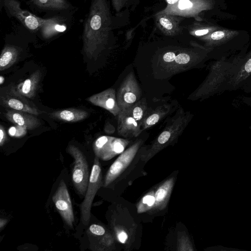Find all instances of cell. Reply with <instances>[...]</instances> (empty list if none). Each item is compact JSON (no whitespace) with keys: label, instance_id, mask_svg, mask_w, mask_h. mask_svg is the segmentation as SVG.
I'll return each instance as SVG.
<instances>
[{"label":"cell","instance_id":"cell-2","mask_svg":"<svg viewBox=\"0 0 251 251\" xmlns=\"http://www.w3.org/2000/svg\"><path fill=\"white\" fill-rule=\"evenodd\" d=\"M243 58H222L213 63L205 79L188 99L202 100L224 92L226 85L241 66Z\"/></svg>","mask_w":251,"mask_h":251},{"label":"cell","instance_id":"cell-15","mask_svg":"<svg viewBox=\"0 0 251 251\" xmlns=\"http://www.w3.org/2000/svg\"><path fill=\"white\" fill-rule=\"evenodd\" d=\"M201 5V0H179L174 4H167L159 12L182 17H195L200 10Z\"/></svg>","mask_w":251,"mask_h":251},{"label":"cell","instance_id":"cell-5","mask_svg":"<svg viewBox=\"0 0 251 251\" xmlns=\"http://www.w3.org/2000/svg\"><path fill=\"white\" fill-rule=\"evenodd\" d=\"M67 151L74 159L72 171L74 185L79 194L85 196L90 178L87 160L81 151L74 145H70Z\"/></svg>","mask_w":251,"mask_h":251},{"label":"cell","instance_id":"cell-19","mask_svg":"<svg viewBox=\"0 0 251 251\" xmlns=\"http://www.w3.org/2000/svg\"><path fill=\"white\" fill-rule=\"evenodd\" d=\"M171 109V104H164L157 106L150 111H148L141 124L142 131L159 123L170 114Z\"/></svg>","mask_w":251,"mask_h":251},{"label":"cell","instance_id":"cell-7","mask_svg":"<svg viewBox=\"0 0 251 251\" xmlns=\"http://www.w3.org/2000/svg\"><path fill=\"white\" fill-rule=\"evenodd\" d=\"M128 140L109 136H101L93 144L96 156L107 161L122 153L129 143Z\"/></svg>","mask_w":251,"mask_h":251},{"label":"cell","instance_id":"cell-31","mask_svg":"<svg viewBox=\"0 0 251 251\" xmlns=\"http://www.w3.org/2000/svg\"><path fill=\"white\" fill-rule=\"evenodd\" d=\"M225 33L222 31H215L212 33L210 37L213 40H219L224 38Z\"/></svg>","mask_w":251,"mask_h":251},{"label":"cell","instance_id":"cell-23","mask_svg":"<svg viewBox=\"0 0 251 251\" xmlns=\"http://www.w3.org/2000/svg\"><path fill=\"white\" fill-rule=\"evenodd\" d=\"M29 2L36 8L48 11H63L71 8L67 0H30Z\"/></svg>","mask_w":251,"mask_h":251},{"label":"cell","instance_id":"cell-29","mask_svg":"<svg viewBox=\"0 0 251 251\" xmlns=\"http://www.w3.org/2000/svg\"><path fill=\"white\" fill-rule=\"evenodd\" d=\"M127 1V0H112L113 5L117 12L122 9Z\"/></svg>","mask_w":251,"mask_h":251},{"label":"cell","instance_id":"cell-9","mask_svg":"<svg viewBox=\"0 0 251 251\" xmlns=\"http://www.w3.org/2000/svg\"><path fill=\"white\" fill-rule=\"evenodd\" d=\"M27 99L19 94L13 87L1 92L0 97V104L3 106L36 116L41 114L42 112Z\"/></svg>","mask_w":251,"mask_h":251},{"label":"cell","instance_id":"cell-28","mask_svg":"<svg viewBox=\"0 0 251 251\" xmlns=\"http://www.w3.org/2000/svg\"><path fill=\"white\" fill-rule=\"evenodd\" d=\"M240 89L248 93H251V75L246 80Z\"/></svg>","mask_w":251,"mask_h":251},{"label":"cell","instance_id":"cell-1","mask_svg":"<svg viewBox=\"0 0 251 251\" xmlns=\"http://www.w3.org/2000/svg\"><path fill=\"white\" fill-rule=\"evenodd\" d=\"M111 29L107 0H92L82 35L83 50L88 57H94L104 49Z\"/></svg>","mask_w":251,"mask_h":251},{"label":"cell","instance_id":"cell-16","mask_svg":"<svg viewBox=\"0 0 251 251\" xmlns=\"http://www.w3.org/2000/svg\"><path fill=\"white\" fill-rule=\"evenodd\" d=\"M155 19L157 27L167 36L176 35L182 30L180 25L182 17L158 12L155 15Z\"/></svg>","mask_w":251,"mask_h":251},{"label":"cell","instance_id":"cell-38","mask_svg":"<svg viewBox=\"0 0 251 251\" xmlns=\"http://www.w3.org/2000/svg\"><path fill=\"white\" fill-rule=\"evenodd\" d=\"M4 77L2 76V75H0V84L1 85L2 84V83L4 82Z\"/></svg>","mask_w":251,"mask_h":251},{"label":"cell","instance_id":"cell-36","mask_svg":"<svg viewBox=\"0 0 251 251\" xmlns=\"http://www.w3.org/2000/svg\"><path fill=\"white\" fill-rule=\"evenodd\" d=\"M105 126L108 127V129L105 131L106 132L108 133H111L114 132L113 131H114V129L113 130L112 129H114V127L111 125L107 124V125H105Z\"/></svg>","mask_w":251,"mask_h":251},{"label":"cell","instance_id":"cell-33","mask_svg":"<svg viewBox=\"0 0 251 251\" xmlns=\"http://www.w3.org/2000/svg\"><path fill=\"white\" fill-rule=\"evenodd\" d=\"M118 238L122 243H124L127 238V234L124 231L121 232L118 235Z\"/></svg>","mask_w":251,"mask_h":251},{"label":"cell","instance_id":"cell-25","mask_svg":"<svg viewBox=\"0 0 251 251\" xmlns=\"http://www.w3.org/2000/svg\"><path fill=\"white\" fill-rule=\"evenodd\" d=\"M126 109L140 125L148 112V103L145 98L141 99Z\"/></svg>","mask_w":251,"mask_h":251},{"label":"cell","instance_id":"cell-21","mask_svg":"<svg viewBox=\"0 0 251 251\" xmlns=\"http://www.w3.org/2000/svg\"><path fill=\"white\" fill-rule=\"evenodd\" d=\"M49 115L55 120L74 123L84 120L89 116V114L84 110L69 108L53 111L49 113Z\"/></svg>","mask_w":251,"mask_h":251},{"label":"cell","instance_id":"cell-13","mask_svg":"<svg viewBox=\"0 0 251 251\" xmlns=\"http://www.w3.org/2000/svg\"><path fill=\"white\" fill-rule=\"evenodd\" d=\"M87 100L93 105L100 107L113 114L118 116L121 111L117 100L115 90L108 88L89 97Z\"/></svg>","mask_w":251,"mask_h":251},{"label":"cell","instance_id":"cell-22","mask_svg":"<svg viewBox=\"0 0 251 251\" xmlns=\"http://www.w3.org/2000/svg\"><path fill=\"white\" fill-rule=\"evenodd\" d=\"M41 77L40 71H35L24 81L18 84L16 90L21 95L27 99L33 98L38 89Z\"/></svg>","mask_w":251,"mask_h":251},{"label":"cell","instance_id":"cell-6","mask_svg":"<svg viewBox=\"0 0 251 251\" xmlns=\"http://www.w3.org/2000/svg\"><path fill=\"white\" fill-rule=\"evenodd\" d=\"M143 143L142 139H138L121 153L107 172L103 183V187L109 185L124 174L131 164Z\"/></svg>","mask_w":251,"mask_h":251},{"label":"cell","instance_id":"cell-17","mask_svg":"<svg viewBox=\"0 0 251 251\" xmlns=\"http://www.w3.org/2000/svg\"><path fill=\"white\" fill-rule=\"evenodd\" d=\"M36 115L23 111L10 110L5 114L6 119L12 123L32 130L41 125L40 119Z\"/></svg>","mask_w":251,"mask_h":251},{"label":"cell","instance_id":"cell-12","mask_svg":"<svg viewBox=\"0 0 251 251\" xmlns=\"http://www.w3.org/2000/svg\"><path fill=\"white\" fill-rule=\"evenodd\" d=\"M4 6L6 11L23 24L25 27L32 31L39 30L44 19H42L28 11L22 9L20 7V3L18 1L4 0Z\"/></svg>","mask_w":251,"mask_h":251},{"label":"cell","instance_id":"cell-35","mask_svg":"<svg viewBox=\"0 0 251 251\" xmlns=\"http://www.w3.org/2000/svg\"><path fill=\"white\" fill-rule=\"evenodd\" d=\"M8 220L5 219L1 218L0 219V228L1 230L2 228L5 226L7 224Z\"/></svg>","mask_w":251,"mask_h":251},{"label":"cell","instance_id":"cell-34","mask_svg":"<svg viewBox=\"0 0 251 251\" xmlns=\"http://www.w3.org/2000/svg\"><path fill=\"white\" fill-rule=\"evenodd\" d=\"M242 100L244 103L251 106V97H244Z\"/></svg>","mask_w":251,"mask_h":251},{"label":"cell","instance_id":"cell-14","mask_svg":"<svg viewBox=\"0 0 251 251\" xmlns=\"http://www.w3.org/2000/svg\"><path fill=\"white\" fill-rule=\"evenodd\" d=\"M118 134L125 138L138 137L143 131L141 125L126 109L121 110L118 115Z\"/></svg>","mask_w":251,"mask_h":251},{"label":"cell","instance_id":"cell-26","mask_svg":"<svg viewBox=\"0 0 251 251\" xmlns=\"http://www.w3.org/2000/svg\"><path fill=\"white\" fill-rule=\"evenodd\" d=\"M27 131V129L22 126L16 125L15 126H12L9 129V134L11 136L16 137H21L25 136Z\"/></svg>","mask_w":251,"mask_h":251},{"label":"cell","instance_id":"cell-18","mask_svg":"<svg viewBox=\"0 0 251 251\" xmlns=\"http://www.w3.org/2000/svg\"><path fill=\"white\" fill-rule=\"evenodd\" d=\"M64 20L65 18L62 17L44 19L39 28L41 35L45 39H50L65 31L67 26Z\"/></svg>","mask_w":251,"mask_h":251},{"label":"cell","instance_id":"cell-20","mask_svg":"<svg viewBox=\"0 0 251 251\" xmlns=\"http://www.w3.org/2000/svg\"><path fill=\"white\" fill-rule=\"evenodd\" d=\"M173 178L164 182L152 194L155 198V202L149 212L159 211L165 208L169 199L174 185Z\"/></svg>","mask_w":251,"mask_h":251},{"label":"cell","instance_id":"cell-3","mask_svg":"<svg viewBox=\"0 0 251 251\" xmlns=\"http://www.w3.org/2000/svg\"><path fill=\"white\" fill-rule=\"evenodd\" d=\"M193 117L190 112H185L182 107H180L150 147L140 154V159L147 162L162 150L174 143Z\"/></svg>","mask_w":251,"mask_h":251},{"label":"cell","instance_id":"cell-39","mask_svg":"<svg viewBox=\"0 0 251 251\" xmlns=\"http://www.w3.org/2000/svg\"><path fill=\"white\" fill-rule=\"evenodd\" d=\"M249 128L250 129H251V126H250Z\"/></svg>","mask_w":251,"mask_h":251},{"label":"cell","instance_id":"cell-11","mask_svg":"<svg viewBox=\"0 0 251 251\" xmlns=\"http://www.w3.org/2000/svg\"><path fill=\"white\" fill-rule=\"evenodd\" d=\"M205 57V54L188 50H183L176 54L174 61L164 68L167 72L176 73L203 64Z\"/></svg>","mask_w":251,"mask_h":251},{"label":"cell","instance_id":"cell-24","mask_svg":"<svg viewBox=\"0 0 251 251\" xmlns=\"http://www.w3.org/2000/svg\"><path fill=\"white\" fill-rule=\"evenodd\" d=\"M19 54V50L16 47L5 46L0 55V71H3L13 65L17 61Z\"/></svg>","mask_w":251,"mask_h":251},{"label":"cell","instance_id":"cell-8","mask_svg":"<svg viewBox=\"0 0 251 251\" xmlns=\"http://www.w3.org/2000/svg\"><path fill=\"white\" fill-rule=\"evenodd\" d=\"M142 91L133 72H130L122 82L116 94L121 110L126 109L141 98Z\"/></svg>","mask_w":251,"mask_h":251},{"label":"cell","instance_id":"cell-10","mask_svg":"<svg viewBox=\"0 0 251 251\" xmlns=\"http://www.w3.org/2000/svg\"><path fill=\"white\" fill-rule=\"evenodd\" d=\"M52 199L63 220L70 227H72L75 222L74 214L70 195L63 179L60 182Z\"/></svg>","mask_w":251,"mask_h":251},{"label":"cell","instance_id":"cell-27","mask_svg":"<svg viewBox=\"0 0 251 251\" xmlns=\"http://www.w3.org/2000/svg\"><path fill=\"white\" fill-rule=\"evenodd\" d=\"M89 230L92 234L98 236L103 235L105 232V230L102 226L96 224L91 225Z\"/></svg>","mask_w":251,"mask_h":251},{"label":"cell","instance_id":"cell-32","mask_svg":"<svg viewBox=\"0 0 251 251\" xmlns=\"http://www.w3.org/2000/svg\"><path fill=\"white\" fill-rule=\"evenodd\" d=\"M6 139V133L4 130V127L2 126H0V145L2 146Z\"/></svg>","mask_w":251,"mask_h":251},{"label":"cell","instance_id":"cell-37","mask_svg":"<svg viewBox=\"0 0 251 251\" xmlns=\"http://www.w3.org/2000/svg\"><path fill=\"white\" fill-rule=\"evenodd\" d=\"M167 4L172 5L176 3L179 0H164Z\"/></svg>","mask_w":251,"mask_h":251},{"label":"cell","instance_id":"cell-4","mask_svg":"<svg viewBox=\"0 0 251 251\" xmlns=\"http://www.w3.org/2000/svg\"><path fill=\"white\" fill-rule=\"evenodd\" d=\"M99 159L95 156L85 198L80 205L81 219L85 225L89 224L92 203L96 194L103 185L101 168Z\"/></svg>","mask_w":251,"mask_h":251},{"label":"cell","instance_id":"cell-30","mask_svg":"<svg viewBox=\"0 0 251 251\" xmlns=\"http://www.w3.org/2000/svg\"><path fill=\"white\" fill-rule=\"evenodd\" d=\"M189 32L192 35L201 36L207 34L209 32V30L208 29H198L191 30Z\"/></svg>","mask_w":251,"mask_h":251}]
</instances>
